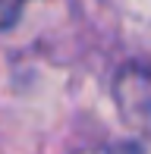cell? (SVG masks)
<instances>
[{"label": "cell", "instance_id": "1", "mask_svg": "<svg viewBox=\"0 0 151 154\" xmlns=\"http://www.w3.org/2000/svg\"><path fill=\"white\" fill-rule=\"evenodd\" d=\"M13 19H16V3L13 0H0V29H6Z\"/></svg>", "mask_w": 151, "mask_h": 154}]
</instances>
